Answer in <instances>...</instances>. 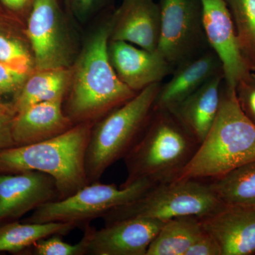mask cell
I'll list each match as a JSON object with an SVG mask.
<instances>
[{
  "label": "cell",
  "instance_id": "obj_32",
  "mask_svg": "<svg viewBox=\"0 0 255 255\" xmlns=\"http://www.w3.org/2000/svg\"><path fill=\"white\" fill-rule=\"evenodd\" d=\"M16 111L11 102L0 101V119L6 117H14L16 115Z\"/></svg>",
  "mask_w": 255,
  "mask_h": 255
},
{
  "label": "cell",
  "instance_id": "obj_6",
  "mask_svg": "<svg viewBox=\"0 0 255 255\" xmlns=\"http://www.w3.org/2000/svg\"><path fill=\"white\" fill-rule=\"evenodd\" d=\"M223 204L209 183L181 179L153 186L138 199L110 210L102 218L107 225L134 218L166 221L183 216L202 217Z\"/></svg>",
  "mask_w": 255,
  "mask_h": 255
},
{
  "label": "cell",
  "instance_id": "obj_33",
  "mask_svg": "<svg viewBox=\"0 0 255 255\" xmlns=\"http://www.w3.org/2000/svg\"><path fill=\"white\" fill-rule=\"evenodd\" d=\"M4 10L2 9V7H1V4H0V12H1V11H4Z\"/></svg>",
  "mask_w": 255,
  "mask_h": 255
},
{
  "label": "cell",
  "instance_id": "obj_13",
  "mask_svg": "<svg viewBox=\"0 0 255 255\" xmlns=\"http://www.w3.org/2000/svg\"><path fill=\"white\" fill-rule=\"evenodd\" d=\"M203 228L216 239L221 255L255 253V206L226 205L199 217Z\"/></svg>",
  "mask_w": 255,
  "mask_h": 255
},
{
  "label": "cell",
  "instance_id": "obj_20",
  "mask_svg": "<svg viewBox=\"0 0 255 255\" xmlns=\"http://www.w3.org/2000/svg\"><path fill=\"white\" fill-rule=\"evenodd\" d=\"M0 62L21 73L35 70L33 50L26 24L19 18L0 12Z\"/></svg>",
  "mask_w": 255,
  "mask_h": 255
},
{
  "label": "cell",
  "instance_id": "obj_10",
  "mask_svg": "<svg viewBox=\"0 0 255 255\" xmlns=\"http://www.w3.org/2000/svg\"><path fill=\"white\" fill-rule=\"evenodd\" d=\"M58 200L59 190L49 174L38 171L0 174V226L20 221L28 213Z\"/></svg>",
  "mask_w": 255,
  "mask_h": 255
},
{
  "label": "cell",
  "instance_id": "obj_21",
  "mask_svg": "<svg viewBox=\"0 0 255 255\" xmlns=\"http://www.w3.org/2000/svg\"><path fill=\"white\" fill-rule=\"evenodd\" d=\"M77 228L72 223H25L14 221L0 226V253L23 254L36 242L53 236H66Z\"/></svg>",
  "mask_w": 255,
  "mask_h": 255
},
{
  "label": "cell",
  "instance_id": "obj_22",
  "mask_svg": "<svg viewBox=\"0 0 255 255\" xmlns=\"http://www.w3.org/2000/svg\"><path fill=\"white\" fill-rule=\"evenodd\" d=\"M204 232L196 216H183L164 221L146 255H186Z\"/></svg>",
  "mask_w": 255,
  "mask_h": 255
},
{
  "label": "cell",
  "instance_id": "obj_1",
  "mask_svg": "<svg viewBox=\"0 0 255 255\" xmlns=\"http://www.w3.org/2000/svg\"><path fill=\"white\" fill-rule=\"evenodd\" d=\"M112 13L87 37L72 66L63 111L74 125L95 123L136 95L121 81L108 53Z\"/></svg>",
  "mask_w": 255,
  "mask_h": 255
},
{
  "label": "cell",
  "instance_id": "obj_8",
  "mask_svg": "<svg viewBox=\"0 0 255 255\" xmlns=\"http://www.w3.org/2000/svg\"><path fill=\"white\" fill-rule=\"evenodd\" d=\"M157 51L174 70L211 48L204 25L201 0H160Z\"/></svg>",
  "mask_w": 255,
  "mask_h": 255
},
{
  "label": "cell",
  "instance_id": "obj_23",
  "mask_svg": "<svg viewBox=\"0 0 255 255\" xmlns=\"http://www.w3.org/2000/svg\"><path fill=\"white\" fill-rule=\"evenodd\" d=\"M209 183L222 204L255 206V160L211 179Z\"/></svg>",
  "mask_w": 255,
  "mask_h": 255
},
{
  "label": "cell",
  "instance_id": "obj_9",
  "mask_svg": "<svg viewBox=\"0 0 255 255\" xmlns=\"http://www.w3.org/2000/svg\"><path fill=\"white\" fill-rule=\"evenodd\" d=\"M26 21L35 70L72 68L78 54L58 0H36Z\"/></svg>",
  "mask_w": 255,
  "mask_h": 255
},
{
  "label": "cell",
  "instance_id": "obj_15",
  "mask_svg": "<svg viewBox=\"0 0 255 255\" xmlns=\"http://www.w3.org/2000/svg\"><path fill=\"white\" fill-rule=\"evenodd\" d=\"M160 21L159 4L154 0H122L112 12L110 41H126L155 51Z\"/></svg>",
  "mask_w": 255,
  "mask_h": 255
},
{
  "label": "cell",
  "instance_id": "obj_28",
  "mask_svg": "<svg viewBox=\"0 0 255 255\" xmlns=\"http://www.w3.org/2000/svg\"><path fill=\"white\" fill-rule=\"evenodd\" d=\"M110 0H69L70 10L78 21L87 22L107 4Z\"/></svg>",
  "mask_w": 255,
  "mask_h": 255
},
{
  "label": "cell",
  "instance_id": "obj_16",
  "mask_svg": "<svg viewBox=\"0 0 255 255\" xmlns=\"http://www.w3.org/2000/svg\"><path fill=\"white\" fill-rule=\"evenodd\" d=\"M221 73L222 63L214 50L209 48L174 69L171 80L161 85L154 109L173 110L206 82Z\"/></svg>",
  "mask_w": 255,
  "mask_h": 255
},
{
  "label": "cell",
  "instance_id": "obj_29",
  "mask_svg": "<svg viewBox=\"0 0 255 255\" xmlns=\"http://www.w3.org/2000/svg\"><path fill=\"white\" fill-rule=\"evenodd\" d=\"M186 255H221L218 242L211 235L204 232L188 250Z\"/></svg>",
  "mask_w": 255,
  "mask_h": 255
},
{
  "label": "cell",
  "instance_id": "obj_7",
  "mask_svg": "<svg viewBox=\"0 0 255 255\" xmlns=\"http://www.w3.org/2000/svg\"><path fill=\"white\" fill-rule=\"evenodd\" d=\"M155 186L140 180L127 187L100 182L88 184L73 195L41 206L23 219L25 223H72L79 227L102 218L110 210L138 199Z\"/></svg>",
  "mask_w": 255,
  "mask_h": 255
},
{
  "label": "cell",
  "instance_id": "obj_14",
  "mask_svg": "<svg viewBox=\"0 0 255 255\" xmlns=\"http://www.w3.org/2000/svg\"><path fill=\"white\" fill-rule=\"evenodd\" d=\"M108 53L119 80L137 93L162 82L174 71L157 50L150 51L128 42L109 41Z\"/></svg>",
  "mask_w": 255,
  "mask_h": 255
},
{
  "label": "cell",
  "instance_id": "obj_31",
  "mask_svg": "<svg viewBox=\"0 0 255 255\" xmlns=\"http://www.w3.org/2000/svg\"><path fill=\"white\" fill-rule=\"evenodd\" d=\"M14 117L0 119V150L15 146L11 134V124Z\"/></svg>",
  "mask_w": 255,
  "mask_h": 255
},
{
  "label": "cell",
  "instance_id": "obj_2",
  "mask_svg": "<svg viewBox=\"0 0 255 255\" xmlns=\"http://www.w3.org/2000/svg\"><path fill=\"white\" fill-rule=\"evenodd\" d=\"M200 143L172 112L155 110L124 157L127 177L120 187L140 180L164 184L177 180Z\"/></svg>",
  "mask_w": 255,
  "mask_h": 255
},
{
  "label": "cell",
  "instance_id": "obj_11",
  "mask_svg": "<svg viewBox=\"0 0 255 255\" xmlns=\"http://www.w3.org/2000/svg\"><path fill=\"white\" fill-rule=\"evenodd\" d=\"M164 221L134 218L105 225L100 230L86 225L87 255H146Z\"/></svg>",
  "mask_w": 255,
  "mask_h": 255
},
{
  "label": "cell",
  "instance_id": "obj_12",
  "mask_svg": "<svg viewBox=\"0 0 255 255\" xmlns=\"http://www.w3.org/2000/svg\"><path fill=\"white\" fill-rule=\"evenodd\" d=\"M208 42L222 63L224 83L236 88L251 73L242 56L236 28L226 0H201Z\"/></svg>",
  "mask_w": 255,
  "mask_h": 255
},
{
  "label": "cell",
  "instance_id": "obj_30",
  "mask_svg": "<svg viewBox=\"0 0 255 255\" xmlns=\"http://www.w3.org/2000/svg\"><path fill=\"white\" fill-rule=\"evenodd\" d=\"M36 0H0V4L6 12L21 21L26 20Z\"/></svg>",
  "mask_w": 255,
  "mask_h": 255
},
{
  "label": "cell",
  "instance_id": "obj_34",
  "mask_svg": "<svg viewBox=\"0 0 255 255\" xmlns=\"http://www.w3.org/2000/svg\"><path fill=\"white\" fill-rule=\"evenodd\" d=\"M66 1H68V2L69 0H66Z\"/></svg>",
  "mask_w": 255,
  "mask_h": 255
},
{
  "label": "cell",
  "instance_id": "obj_5",
  "mask_svg": "<svg viewBox=\"0 0 255 255\" xmlns=\"http://www.w3.org/2000/svg\"><path fill=\"white\" fill-rule=\"evenodd\" d=\"M161 85L146 87L94 124L85 154L88 184L100 182L109 167L127 155L150 118Z\"/></svg>",
  "mask_w": 255,
  "mask_h": 255
},
{
  "label": "cell",
  "instance_id": "obj_17",
  "mask_svg": "<svg viewBox=\"0 0 255 255\" xmlns=\"http://www.w3.org/2000/svg\"><path fill=\"white\" fill-rule=\"evenodd\" d=\"M64 100L41 102L18 112L12 119L11 134L15 146L49 140L74 127L63 111Z\"/></svg>",
  "mask_w": 255,
  "mask_h": 255
},
{
  "label": "cell",
  "instance_id": "obj_4",
  "mask_svg": "<svg viewBox=\"0 0 255 255\" xmlns=\"http://www.w3.org/2000/svg\"><path fill=\"white\" fill-rule=\"evenodd\" d=\"M95 123L77 124L49 140L0 150V174L38 171L55 179L60 199L88 184L85 154Z\"/></svg>",
  "mask_w": 255,
  "mask_h": 255
},
{
  "label": "cell",
  "instance_id": "obj_24",
  "mask_svg": "<svg viewBox=\"0 0 255 255\" xmlns=\"http://www.w3.org/2000/svg\"><path fill=\"white\" fill-rule=\"evenodd\" d=\"M247 66L255 70V0H226Z\"/></svg>",
  "mask_w": 255,
  "mask_h": 255
},
{
  "label": "cell",
  "instance_id": "obj_18",
  "mask_svg": "<svg viewBox=\"0 0 255 255\" xmlns=\"http://www.w3.org/2000/svg\"><path fill=\"white\" fill-rule=\"evenodd\" d=\"M224 74L216 75L170 111L201 143L219 112Z\"/></svg>",
  "mask_w": 255,
  "mask_h": 255
},
{
  "label": "cell",
  "instance_id": "obj_19",
  "mask_svg": "<svg viewBox=\"0 0 255 255\" xmlns=\"http://www.w3.org/2000/svg\"><path fill=\"white\" fill-rule=\"evenodd\" d=\"M71 80V68L35 70L28 75L22 88L11 102L16 113L35 104L65 101Z\"/></svg>",
  "mask_w": 255,
  "mask_h": 255
},
{
  "label": "cell",
  "instance_id": "obj_27",
  "mask_svg": "<svg viewBox=\"0 0 255 255\" xmlns=\"http://www.w3.org/2000/svg\"><path fill=\"white\" fill-rule=\"evenodd\" d=\"M236 92L241 110L255 124V74L251 73L238 82Z\"/></svg>",
  "mask_w": 255,
  "mask_h": 255
},
{
  "label": "cell",
  "instance_id": "obj_26",
  "mask_svg": "<svg viewBox=\"0 0 255 255\" xmlns=\"http://www.w3.org/2000/svg\"><path fill=\"white\" fill-rule=\"evenodd\" d=\"M28 75L0 62V101L5 102V99L11 98L12 102L22 88Z\"/></svg>",
  "mask_w": 255,
  "mask_h": 255
},
{
  "label": "cell",
  "instance_id": "obj_25",
  "mask_svg": "<svg viewBox=\"0 0 255 255\" xmlns=\"http://www.w3.org/2000/svg\"><path fill=\"white\" fill-rule=\"evenodd\" d=\"M60 235H53L36 242L28 250L33 255H87V241L83 236L76 244H69Z\"/></svg>",
  "mask_w": 255,
  "mask_h": 255
},
{
  "label": "cell",
  "instance_id": "obj_3",
  "mask_svg": "<svg viewBox=\"0 0 255 255\" xmlns=\"http://www.w3.org/2000/svg\"><path fill=\"white\" fill-rule=\"evenodd\" d=\"M254 160L255 124L241 110L236 88L224 83L214 123L178 179H214Z\"/></svg>",
  "mask_w": 255,
  "mask_h": 255
}]
</instances>
